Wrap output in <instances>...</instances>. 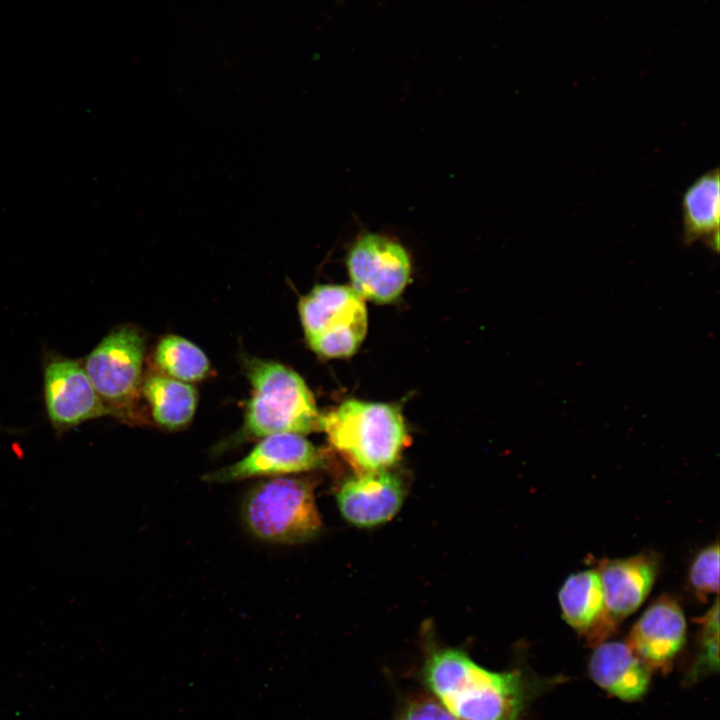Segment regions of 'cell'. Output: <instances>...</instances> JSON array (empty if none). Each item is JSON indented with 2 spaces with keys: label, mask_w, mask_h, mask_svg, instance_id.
I'll use <instances>...</instances> for the list:
<instances>
[{
  "label": "cell",
  "mask_w": 720,
  "mask_h": 720,
  "mask_svg": "<svg viewBox=\"0 0 720 720\" xmlns=\"http://www.w3.org/2000/svg\"><path fill=\"white\" fill-rule=\"evenodd\" d=\"M422 673L434 700L458 720H521L543 687L520 671L489 670L451 647L432 649Z\"/></svg>",
  "instance_id": "cell-1"
},
{
  "label": "cell",
  "mask_w": 720,
  "mask_h": 720,
  "mask_svg": "<svg viewBox=\"0 0 720 720\" xmlns=\"http://www.w3.org/2000/svg\"><path fill=\"white\" fill-rule=\"evenodd\" d=\"M320 430L358 473L387 470L400 457L407 435L398 408L350 399L320 414Z\"/></svg>",
  "instance_id": "cell-2"
},
{
  "label": "cell",
  "mask_w": 720,
  "mask_h": 720,
  "mask_svg": "<svg viewBox=\"0 0 720 720\" xmlns=\"http://www.w3.org/2000/svg\"><path fill=\"white\" fill-rule=\"evenodd\" d=\"M245 369L252 386L242 430L245 437L304 435L320 430L314 396L298 373L281 363L259 358L247 359Z\"/></svg>",
  "instance_id": "cell-3"
},
{
  "label": "cell",
  "mask_w": 720,
  "mask_h": 720,
  "mask_svg": "<svg viewBox=\"0 0 720 720\" xmlns=\"http://www.w3.org/2000/svg\"><path fill=\"white\" fill-rule=\"evenodd\" d=\"M242 516L255 537L272 543L305 542L322 528L314 485L305 478L279 476L260 482L245 498Z\"/></svg>",
  "instance_id": "cell-4"
},
{
  "label": "cell",
  "mask_w": 720,
  "mask_h": 720,
  "mask_svg": "<svg viewBox=\"0 0 720 720\" xmlns=\"http://www.w3.org/2000/svg\"><path fill=\"white\" fill-rule=\"evenodd\" d=\"M299 315L309 346L324 358L353 355L366 336L364 299L349 286H315L300 299Z\"/></svg>",
  "instance_id": "cell-5"
},
{
  "label": "cell",
  "mask_w": 720,
  "mask_h": 720,
  "mask_svg": "<svg viewBox=\"0 0 720 720\" xmlns=\"http://www.w3.org/2000/svg\"><path fill=\"white\" fill-rule=\"evenodd\" d=\"M146 338L140 328L123 324L90 352L83 366L110 415L134 418L141 394Z\"/></svg>",
  "instance_id": "cell-6"
},
{
  "label": "cell",
  "mask_w": 720,
  "mask_h": 720,
  "mask_svg": "<svg viewBox=\"0 0 720 720\" xmlns=\"http://www.w3.org/2000/svg\"><path fill=\"white\" fill-rule=\"evenodd\" d=\"M346 265L352 288L363 298L390 303L405 289L411 273L407 250L396 240L365 233L352 245Z\"/></svg>",
  "instance_id": "cell-7"
},
{
  "label": "cell",
  "mask_w": 720,
  "mask_h": 720,
  "mask_svg": "<svg viewBox=\"0 0 720 720\" xmlns=\"http://www.w3.org/2000/svg\"><path fill=\"white\" fill-rule=\"evenodd\" d=\"M323 452L304 435L277 433L261 441L240 461L204 476L225 483L252 477H279L310 471L323 464Z\"/></svg>",
  "instance_id": "cell-8"
},
{
  "label": "cell",
  "mask_w": 720,
  "mask_h": 720,
  "mask_svg": "<svg viewBox=\"0 0 720 720\" xmlns=\"http://www.w3.org/2000/svg\"><path fill=\"white\" fill-rule=\"evenodd\" d=\"M44 398L48 417L58 430L110 415L83 363L73 359L54 358L46 364Z\"/></svg>",
  "instance_id": "cell-9"
},
{
  "label": "cell",
  "mask_w": 720,
  "mask_h": 720,
  "mask_svg": "<svg viewBox=\"0 0 720 720\" xmlns=\"http://www.w3.org/2000/svg\"><path fill=\"white\" fill-rule=\"evenodd\" d=\"M686 620L678 602L668 595L657 598L634 623L627 645L652 671L668 672L682 649Z\"/></svg>",
  "instance_id": "cell-10"
},
{
  "label": "cell",
  "mask_w": 720,
  "mask_h": 720,
  "mask_svg": "<svg viewBox=\"0 0 720 720\" xmlns=\"http://www.w3.org/2000/svg\"><path fill=\"white\" fill-rule=\"evenodd\" d=\"M404 497L402 481L387 470L357 473L336 492L341 515L357 527H373L391 520Z\"/></svg>",
  "instance_id": "cell-11"
},
{
  "label": "cell",
  "mask_w": 720,
  "mask_h": 720,
  "mask_svg": "<svg viewBox=\"0 0 720 720\" xmlns=\"http://www.w3.org/2000/svg\"><path fill=\"white\" fill-rule=\"evenodd\" d=\"M610 617L619 623L634 613L649 595L659 570L653 553L599 562L596 569Z\"/></svg>",
  "instance_id": "cell-12"
},
{
  "label": "cell",
  "mask_w": 720,
  "mask_h": 720,
  "mask_svg": "<svg viewBox=\"0 0 720 720\" xmlns=\"http://www.w3.org/2000/svg\"><path fill=\"white\" fill-rule=\"evenodd\" d=\"M564 620L586 641L597 646L615 633L618 624L608 614L597 570L570 575L559 591Z\"/></svg>",
  "instance_id": "cell-13"
},
{
  "label": "cell",
  "mask_w": 720,
  "mask_h": 720,
  "mask_svg": "<svg viewBox=\"0 0 720 720\" xmlns=\"http://www.w3.org/2000/svg\"><path fill=\"white\" fill-rule=\"evenodd\" d=\"M589 674L609 694L621 700L636 701L647 692L652 670L626 643L602 642L590 658Z\"/></svg>",
  "instance_id": "cell-14"
},
{
  "label": "cell",
  "mask_w": 720,
  "mask_h": 720,
  "mask_svg": "<svg viewBox=\"0 0 720 720\" xmlns=\"http://www.w3.org/2000/svg\"><path fill=\"white\" fill-rule=\"evenodd\" d=\"M682 242L691 246L701 242L710 251L719 252L720 175L711 169L697 178L681 199Z\"/></svg>",
  "instance_id": "cell-15"
},
{
  "label": "cell",
  "mask_w": 720,
  "mask_h": 720,
  "mask_svg": "<svg viewBox=\"0 0 720 720\" xmlns=\"http://www.w3.org/2000/svg\"><path fill=\"white\" fill-rule=\"evenodd\" d=\"M141 394L149 405L153 420L167 430L182 429L193 419L198 394L189 383L163 373H150L143 377Z\"/></svg>",
  "instance_id": "cell-16"
},
{
  "label": "cell",
  "mask_w": 720,
  "mask_h": 720,
  "mask_svg": "<svg viewBox=\"0 0 720 720\" xmlns=\"http://www.w3.org/2000/svg\"><path fill=\"white\" fill-rule=\"evenodd\" d=\"M154 361L163 374L186 383L201 381L210 372V362L204 352L178 335L160 339Z\"/></svg>",
  "instance_id": "cell-17"
},
{
  "label": "cell",
  "mask_w": 720,
  "mask_h": 720,
  "mask_svg": "<svg viewBox=\"0 0 720 720\" xmlns=\"http://www.w3.org/2000/svg\"><path fill=\"white\" fill-rule=\"evenodd\" d=\"M700 624L698 651L686 681L694 682L701 677L718 672L719 669V601L716 596L714 604L707 613L698 618Z\"/></svg>",
  "instance_id": "cell-18"
},
{
  "label": "cell",
  "mask_w": 720,
  "mask_h": 720,
  "mask_svg": "<svg viewBox=\"0 0 720 720\" xmlns=\"http://www.w3.org/2000/svg\"><path fill=\"white\" fill-rule=\"evenodd\" d=\"M689 584L701 601L719 592V544L702 549L694 558L689 570Z\"/></svg>",
  "instance_id": "cell-19"
},
{
  "label": "cell",
  "mask_w": 720,
  "mask_h": 720,
  "mask_svg": "<svg viewBox=\"0 0 720 720\" xmlns=\"http://www.w3.org/2000/svg\"><path fill=\"white\" fill-rule=\"evenodd\" d=\"M393 720H458L431 698H417L401 710Z\"/></svg>",
  "instance_id": "cell-20"
}]
</instances>
